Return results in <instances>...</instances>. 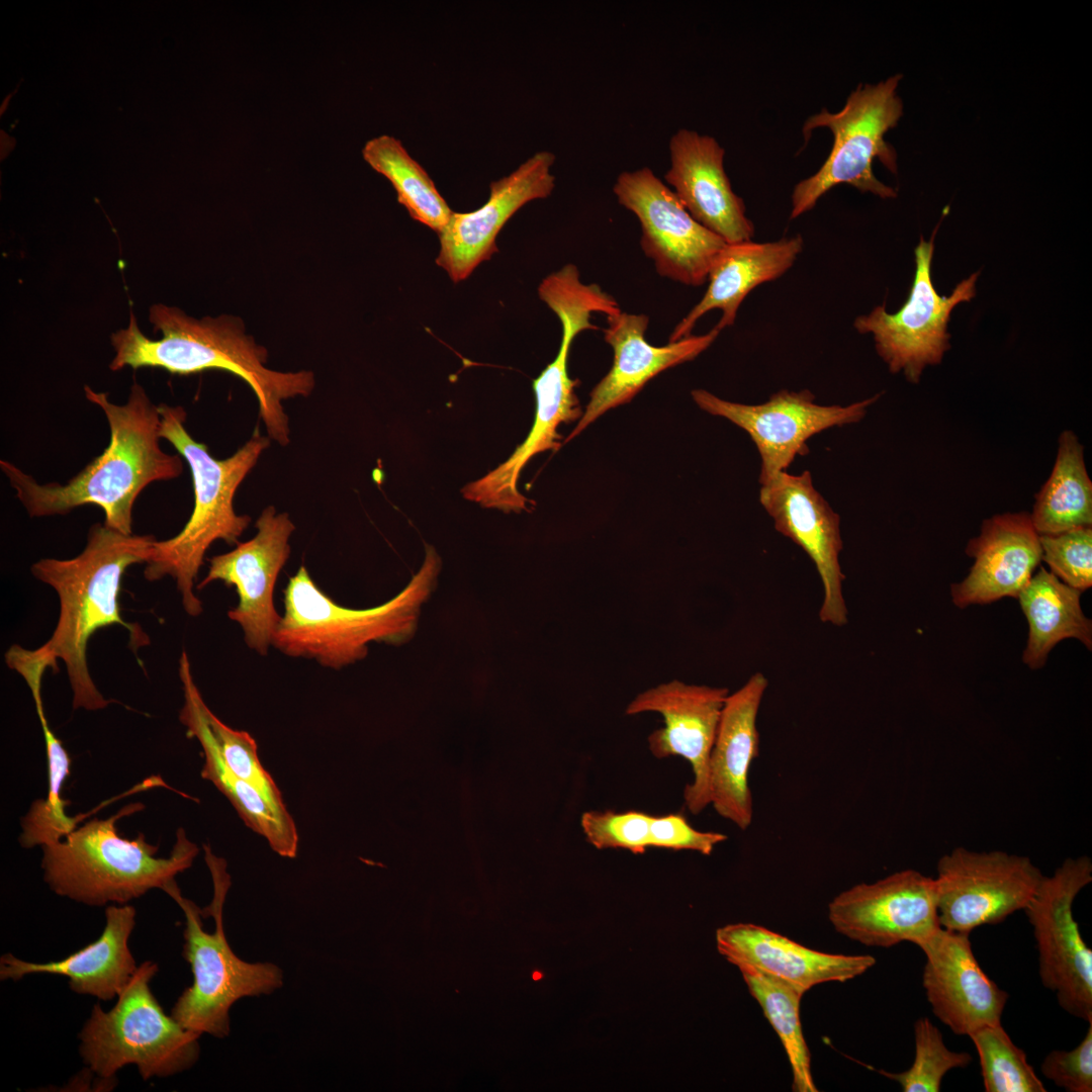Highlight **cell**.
Masks as SVG:
<instances>
[{
	"instance_id": "cell-1",
	"label": "cell",
	"mask_w": 1092,
	"mask_h": 1092,
	"mask_svg": "<svg viewBox=\"0 0 1092 1092\" xmlns=\"http://www.w3.org/2000/svg\"><path fill=\"white\" fill-rule=\"evenodd\" d=\"M84 392L103 411L109 425L110 441L99 456L65 484L39 483L7 460L0 461V468L30 518L66 515L78 507L95 505L103 510L107 527L130 535L139 494L154 481L180 476L183 460L161 449L158 405L138 382L121 405L88 385Z\"/></svg>"
},
{
	"instance_id": "cell-2",
	"label": "cell",
	"mask_w": 1092,
	"mask_h": 1092,
	"mask_svg": "<svg viewBox=\"0 0 1092 1092\" xmlns=\"http://www.w3.org/2000/svg\"><path fill=\"white\" fill-rule=\"evenodd\" d=\"M149 321L162 333L160 339L146 337L132 311L128 326L111 335L115 351L111 371L129 366L158 367L180 375L230 372L254 391L268 437L282 446L289 443V421L282 401L310 394L314 387L311 371L267 368L266 349L245 334L241 320L231 315L196 320L177 307L157 303L149 309Z\"/></svg>"
},
{
	"instance_id": "cell-3",
	"label": "cell",
	"mask_w": 1092,
	"mask_h": 1092,
	"mask_svg": "<svg viewBox=\"0 0 1092 1092\" xmlns=\"http://www.w3.org/2000/svg\"><path fill=\"white\" fill-rule=\"evenodd\" d=\"M155 541L152 535H126L104 523L95 524L79 555L70 559L42 558L31 566L32 574L52 586L59 598L56 628L38 648L57 670V660L64 661L74 709L96 711L109 704L95 686L87 664L88 641L98 629L121 625L128 629L133 645L147 642L135 625L121 618L118 600L122 575L131 565L149 561Z\"/></svg>"
},
{
	"instance_id": "cell-4",
	"label": "cell",
	"mask_w": 1092,
	"mask_h": 1092,
	"mask_svg": "<svg viewBox=\"0 0 1092 1092\" xmlns=\"http://www.w3.org/2000/svg\"><path fill=\"white\" fill-rule=\"evenodd\" d=\"M160 437L170 442L187 462L193 482L194 507L183 529L174 537L155 541L144 575L149 581L171 576L176 580L182 605L189 616L202 613L194 594V582L213 542L238 544L251 518L238 515L234 497L240 484L270 445V438L256 428L252 437L232 456L216 459L204 443L195 441L185 429L182 406L158 405Z\"/></svg>"
},
{
	"instance_id": "cell-5",
	"label": "cell",
	"mask_w": 1092,
	"mask_h": 1092,
	"mask_svg": "<svg viewBox=\"0 0 1092 1092\" xmlns=\"http://www.w3.org/2000/svg\"><path fill=\"white\" fill-rule=\"evenodd\" d=\"M440 568L436 551L427 548L422 567L397 596L380 606L356 610L335 603L301 565L283 590L284 614L272 645L287 656L340 669L364 658L371 642L402 644L416 631L421 607L434 589Z\"/></svg>"
},
{
	"instance_id": "cell-6",
	"label": "cell",
	"mask_w": 1092,
	"mask_h": 1092,
	"mask_svg": "<svg viewBox=\"0 0 1092 1092\" xmlns=\"http://www.w3.org/2000/svg\"><path fill=\"white\" fill-rule=\"evenodd\" d=\"M129 804L106 819H92L61 841L41 846L43 880L57 895L89 906L124 905L153 889L163 890L189 869L199 852L179 828L168 857L144 834L121 837L116 822L140 811Z\"/></svg>"
},
{
	"instance_id": "cell-7",
	"label": "cell",
	"mask_w": 1092,
	"mask_h": 1092,
	"mask_svg": "<svg viewBox=\"0 0 1092 1092\" xmlns=\"http://www.w3.org/2000/svg\"><path fill=\"white\" fill-rule=\"evenodd\" d=\"M213 897L199 909L172 881L163 891L185 916L182 956L193 975L191 986L176 1000L171 1015L186 1029L217 1038L231 1031L230 1010L240 999L268 995L283 985V972L272 963H248L232 949L224 932L223 905L231 887L226 862L203 845Z\"/></svg>"
},
{
	"instance_id": "cell-8",
	"label": "cell",
	"mask_w": 1092,
	"mask_h": 1092,
	"mask_svg": "<svg viewBox=\"0 0 1092 1092\" xmlns=\"http://www.w3.org/2000/svg\"><path fill=\"white\" fill-rule=\"evenodd\" d=\"M159 967L144 962L117 1002L104 1011L95 1004L78 1037L87 1069L110 1082L116 1072L134 1065L143 1078L170 1077L189 1070L200 1055V1033L167 1015L151 990Z\"/></svg>"
},
{
	"instance_id": "cell-9",
	"label": "cell",
	"mask_w": 1092,
	"mask_h": 1092,
	"mask_svg": "<svg viewBox=\"0 0 1092 1092\" xmlns=\"http://www.w3.org/2000/svg\"><path fill=\"white\" fill-rule=\"evenodd\" d=\"M901 79L898 74L876 85L859 84L840 111L822 109L805 121L806 143L814 128L827 127L833 134V146L821 168L795 186L791 219L813 209L826 192L839 184H848L883 199L897 196L894 188L875 177L872 166L878 158L897 174L896 152L884 135L897 125L903 114V103L897 95Z\"/></svg>"
},
{
	"instance_id": "cell-10",
	"label": "cell",
	"mask_w": 1092,
	"mask_h": 1092,
	"mask_svg": "<svg viewBox=\"0 0 1092 1092\" xmlns=\"http://www.w3.org/2000/svg\"><path fill=\"white\" fill-rule=\"evenodd\" d=\"M1092 882L1088 856L1067 858L1043 876L1024 911L1033 929L1042 985L1069 1014L1092 1022V950L1073 915L1077 895Z\"/></svg>"
},
{
	"instance_id": "cell-11",
	"label": "cell",
	"mask_w": 1092,
	"mask_h": 1092,
	"mask_svg": "<svg viewBox=\"0 0 1092 1092\" xmlns=\"http://www.w3.org/2000/svg\"><path fill=\"white\" fill-rule=\"evenodd\" d=\"M920 238L914 250L915 274L909 296L903 306L889 313L885 304L877 305L870 313L859 315L853 323L860 334L874 337L879 356L892 373L903 372L906 379L918 383L927 365L941 362L950 348L947 325L952 309L969 302L976 295L979 272L961 281L949 296L936 292L931 280L933 240Z\"/></svg>"
},
{
	"instance_id": "cell-12",
	"label": "cell",
	"mask_w": 1092,
	"mask_h": 1092,
	"mask_svg": "<svg viewBox=\"0 0 1092 1092\" xmlns=\"http://www.w3.org/2000/svg\"><path fill=\"white\" fill-rule=\"evenodd\" d=\"M1043 875L1023 855L957 847L942 855L933 878L942 928L970 934L1024 910Z\"/></svg>"
},
{
	"instance_id": "cell-13",
	"label": "cell",
	"mask_w": 1092,
	"mask_h": 1092,
	"mask_svg": "<svg viewBox=\"0 0 1092 1092\" xmlns=\"http://www.w3.org/2000/svg\"><path fill=\"white\" fill-rule=\"evenodd\" d=\"M880 396L878 393L847 405H823L808 389H782L762 403L744 404L722 399L705 389L692 391L701 410L729 420L749 435L760 456V485L787 471L796 457L807 455L811 437L861 421Z\"/></svg>"
},
{
	"instance_id": "cell-14",
	"label": "cell",
	"mask_w": 1092,
	"mask_h": 1092,
	"mask_svg": "<svg viewBox=\"0 0 1092 1092\" xmlns=\"http://www.w3.org/2000/svg\"><path fill=\"white\" fill-rule=\"evenodd\" d=\"M613 191L638 218L640 246L659 275L690 286L707 281L727 243L699 223L650 168L621 173Z\"/></svg>"
},
{
	"instance_id": "cell-15",
	"label": "cell",
	"mask_w": 1092,
	"mask_h": 1092,
	"mask_svg": "<svg viewBox=\"0 0 1092 1092\" xmlns=\"http://www.w3.org/2000/svg\"><path fill=\"white\" fill-rule=\"evenodd\" d=\"M256 528L252 539L208 560V572L197 588L215 580L235 586L239 603L228 617L242 627L248 647L266 655L281 620L274 605V588L289 558V539L295 526L288 514H276L270 506L262 511Z\"/></svg>"
},
{
	"instance_id": "cell-16",
	"label": "cell",
	"mask_w": 1092,
	"mask_h": 1092,
	"mask_svg": "<svg viewBox=\"0 0 1092 1092\" xmlns=\"http://www.w3.org/2000/svg\"><path fill=\"white\" fill-rule=\"evenodd\" d=\"M828 919L837 932L867 946L917 945L940 927L933 878L907 869L857 884L831 900Z\"/></svg>"
},
{
	"instance_id": "cell-17",
	"label": "cell",
	"mask_w": 1092,
	"mask_h": 1092,
	"mask_svg": "<svg viewBox=\"0 0 1092 1092\" xmlns=\"http://www.w3.org/2000/svg\"><path fill=\"white\" fill-rule=\"evenodd\" d=\"M727 688L688 685L677 679L661 684L637 695L627 706V715L656 712L663 727L647 737L656 758L681 756L693 769L694 780L684 791L688 810L697 815L710 805L708 767Z\"/></svg>"
},
{
	"instance_id": "cell-18",
	"label": "cell",
	"mask_w": 1092,
	"mask_h": 1092,
	"mask_svg": "<svg viewBox=\"0 0 1092 1092\" xmlns=\"http://www.w3.org/2000/svg\"><path fill=\"white\" fill-rule=\"evenodd\" d=\"M759 502L772 518L776 530L799 545L814 562L824 590L821 622L845 625L840 517L815 488L812 474L808 470L798 475L779 472L760 485Z\"/></svg>"
},
{
	"instance_id": "cell-19",
	"label": "cell",
	"mask_w": 1092,
	"mask_h": 1092,
	"mask_svg": "<svg viewBox=\"0 0 1092 1092\" xmlns=\"http://www.w3.org/2000/svg\"><path fill=\"white\" fill-rule=\"evenodd\" d=\"M555 155L540 151L510 175L490 183L487 201L469 212H452L438 235L440 252L436 259L457 283L465 280L483 261L497 251L495 238L506 222L526 203L548 197L555 177L551 174Z\"/></svg>"
},
{
	"instance_id": "cell-20",
	"label": "cell",
	"mask_w": 1092,
	"mask_h": 1092,
	"mask_svg": "<svg viewBox=\"0 0 1092 1092\" xmlns=\"http://www.w3.org/2000/svg\"><path fill=\"white\" fill-rule=\"evenodd\" d=\"M925 956L922 985L933 1014L951 1031L970 1035L1001 1023L1008 994L982 970L969 935L942 928L917 944Z\"/></svg>"
},
{
	"instance_id": "cell-21",
	"label": "cell",
	"mask_w": 1092,
	"mask_h": 1092,
	"mask_svg": "<svg viewBox=\"0 0 1092 1092\" xmlns=\"http://www.w3.org/2000/svg\"><path fill=\"white\" fill-rule=\"evenodd\" d=\"M648 324L649 317L644 313L619 311L607 315L604 338L613 349V365L590 391L581 418L564 443L578 436L609 410L632 400L660 372L697 358L720 333L714 327L705 335H690L658 347L645 339Z\"/></svg>"
},
{
	"instance_id": "cell-22",
	"label": "cell",
	"mask_w": 1092,
	"mask_h": 1092,
	"mask_svg": "<svg viewBox=\"0 0 1092 1092\" xmlns=\"http://www.w3.org/2000/svg\"><path fill=\"white\" fill-rule=\"evenodd\" d=\"M724 155L713 136L681 128L670 139L664 179L688 212L727 244L752 241L754 225L731 187Z\"/></svg>"
},
{
	"instance_id": "cell-23",
	"label": "cell",
	"mask_w": 1092,
	"mask_h": 1092,
	"mask_svg": "<svg viewBox=\"0 0 1092 1092\" xmlns=\"http://www.w3.org/2000/svg\"><path fill=\"white\" fill-rule=\"evenodd\" d=\"M767 686L765 675L756 672L728 695L709 757L710 805L741 830L753 817L748 774L759 752L756 719Z\"/></svg>"
},
{
	"instance_id": "cell-24",
	"label": "cell",
	"mask_w": 1092,
	"mask_h": 1092,
	"mask_svg": "<svg viewBox=\"0 0 1092 1092\" xmlns=\"http://www.w3.org/2000/svg\"><path fill=\"white\" fill-rule=\"evenodd\" d=\"M184 704L180 721L187 736L200 743L204 764L201 777L210 781L231 802L244 823L263 836L271 849L283 857L297 855L298 833L283 799L275 798L255 784L236 776L225 764L206 718V704L194 682L188 659L179 663Z\"/></svg>"
},
{
	"instance_id": "cell-25",
	"label": "cell",
	"mask_w": 1092,
	"mask_h": 1092,
	"mask_svg": "<svg viewBox=\"0 0 1092 1092\" xmlns=\"http://www.w3.org/2000/svg\"><path fill=\"white\" fill-rule=\"evenodd\" d=\"M966 553L975 560L971 571L950 586L952 602L959 608L1018 598L1041 560L1039 536L1027 513L985 520Z\"/></svg>"
},
{
	"instance_id": "cell-26",
	"label": "cell",
	"mask_w": 1092,
	"mask_h": 1092,
	"mask_svg": "<svg viewBox=\"0 0 1092 1092\" xmlns=\"http://www.w3.org/2000/svg\"><path fill=\"white\" fill-rule=\"evenodd\" d=\"M718 951L737 968L748 966L778 977L805 993L827 982H846L876 964L870 954L828 953L806 947L752 923H735L716 931Z\"/></svg>"
},
{
	"instance_id": "cell-27",
	"label": "cell",
	"mask_w": 1092,
	"mask_h": 1092,
	"mask_svg": "<svg viewBox=\"0 0 1092 1092\" xmlns=\"http://www.w3.org/2000/svg\"><path fill=\"white\" fill-rule=\"evenodd\" d=\"M135 915L131 905H109L100 936L60 961L33 963L5 953L0 959V979L18 981L33 974L63 976L69 980L73 992L111 1000L121 993L138 969L128 946Z\"/></svg>"
},
{
	"instance_id": "cell-28",
	"label": "cell",
	"mask_w": 1092,
	"mask_h": 1092,
	"mask_svg": "<svg viewBox=\"0 0 1092 1092\" xmlns=\"http://www.w3.org/2000/svg\"><path fill=\"white\" fill-rule=\"evenodd\" d=\"M803 247L804 240L800 235L765 243L726 244L711 265L705 294L674 327L669 342L690 336L700 317L712 309L722 311L715 326L717 330L721 332L732 326L748 293L784 275L794 265Z\"/></svg>"
},
{
	"instance_id": "cell-29",
	"label": "cell",
	"mask_w": 1092,
	"mask_h": 1092,
	"mask_svg": "<svg viewBox=\"0 0 1092 1092\" xmlns=\"http://www.w3.org/2000/svg\"><path fill=\"white\" fill-rule=\"evenodd\" d=\"M581 827L596 848H623L636 854L658 847L709 855L727 840L726 834L694 828L681 813L652 816L635 810H593L582 814Z\"/></svg>"
},
{
	"instance_id": "cell-30",
	"label": "cell",
	"mask_w": 1092,
	"mask_h": 1092,
	"mask_svg": "<svg viewBox=\"0 0 1092 1092\" xmlns=\"http://www.w3.org/2000/svg\"><path fill=\"white\" fill-rule=\"evenodd\" d=\"M1081 593L1043 567L1020 592L1017 599L1029 626L1022 660L1030 668L1041 667L1054 646L1067 638L1091 650L1092 624L1081 609Z\"/></svg>"
},
{
	"instance_id": "cell-31",
	"label": "cell",
	"mask_w": 1092,
	"mask_h": 1092,
	"mask_svg": "<svg viewBox=\"0 0 1092 1092\" xmlns=\"http://www.w3.org/2000/svg\"><path fill=\"white\" fill-rule=\"evenodd\" d=\"M1030 519L1038 535L1059 534L1092 524V483L1083 446L1071 431L1060 436L1053 471L1036 495Z\"/></svg>"
},
{
	"instance_id": "cell-32",
	"label": "cell",
	"mask_w": 1092,
	"mask_h": 1092,
	"mask_svg": "<svg viewBox=\"0 0 1092 1092\" xmlns=\"http://www.w3.org/2000/svg\"><path fill=\"white\" fill-rule=\"evenodd\" d=\"M364 161L393 186L398 202L415 220L438 235L448 223L452 210L425 169L413 159L401 142L382 134L366 142Z\"/></svg>"
},
{
	"instance_id": "cell-33",
	"label": "cell",
	"mask_w": 1092,
	"mask_h": 1092,
	"mask_svg": "<svg viewBox=\"0 0 1092 1092\" xmlns=\"http://www.w3.org/2000/svg\"><path fill=\"white\" fill-rule=\"evenodd\" d=\"M749 993L760 1005L778 1034L792 1069L795 1092H817L811 1071V1055L800 1020V1003L805 992L770 974L740 966Z\"/></svg>"
},
{
	"instance_id": "cell-34",
	"label": "cell",
	"mask_w": 1092,
	"mask_h": 1092,
	"mask_svg": "<svg viewBox=\"0 0 1092 1092\" xmlns=\"http://www.w3.org/2000/svg\"><path fill=\"white\" fill-rule=\"evenodd\" d=\"M36 714L46 742L49 789L47 797L34 801L21 818L19 843L25 848L57 843L72 832L79 822L77 817L66 814L65 807L70 802L62 797L64 782L70 775V756L50 728L44 708L37 709Z\"/></svg>"
},
{
	"instance_id": "cell-35",
	"label": "cell",
	"mask_w": 1092,
	"mask_h": 1092,
	"mask_svg": "<svg viewBox=\"0 0 1092 1092\" xmlns=\"http://www.w3.org/2000/svg\"><path fill=\"white\" fill-rule=\"evenodd\" d=\"M979 1055L986 1092H1045L1025 1053L1001 1023L983 1026L970 1035Z\"/></svg>"
},
{
	"instance_id": "cell-36",
	"label": "cell",
	"mask_w": 1092,
	"mask_h": 1092,
	"mask_svg": "<svg viewBox=\"0 0 1092 1092\" xmlns=\"http://www.w3.org/2000/svg\"><path fill=\"white\" fill-rule=\"evenodd\" d=\"M914 1039L915 1058L908 1070L901 1073L880 1071L885 1077L899 1083L904 1092H938L948 1071L965 1068L972 1061L969 1053L950 1051L940 1030L928 1017H921L915 1022Z\"/></svg>"
},
{
	"instance_id": "cell-37",
	"label": "cell",
	"mask_w": 1092,
	"mask_h": 1092,
	"mask_svg": "<svg viewBox=\"0 0 1092 1092\" xmlns=\"http://www.w3.org/2000/svg\"><path fill=\"white\" fill-rule=\"evenodd\" d=\"M1038 536L1041 559L1049 564L1053 574L1081 592L1092 585L1091 526Z\"/></svg>"
},
{
	"instance_id": "cell-38",
	"label": "cell",
	"mask_w": 1092,
	"mask_h": 1092,
	"mask_svg": "<svg viewBox=\"0 0 1092 1092\" xmlns=\"http://www.w3.org/2000/svg\"><path fill=\"white\" fill-rule=\"evenodd\" d=\"M206 718L215 744L229 768L269 795L283 799L273 778L260 761L255 739L246 731L235 730L225 725L208 707Z\"/></svg>"
},
{
	"instance_id": "cell-39",
	"label": "cell",
	"mask_w": 1092,
	"mask_h": 1092,
	"mask_svg": "<svg viewBox=\"0 0 1092 1092\" xmlns=\"http://www.w3.org/2000/svg\"><path fill=\"white\" fill-rule=\"evenodd\" d=\"M1042 1075L1068 1092L1092 1091V1022L1072 1051L1054 1050L1040 1066Z\"/></svg>"
}]
</instances>
